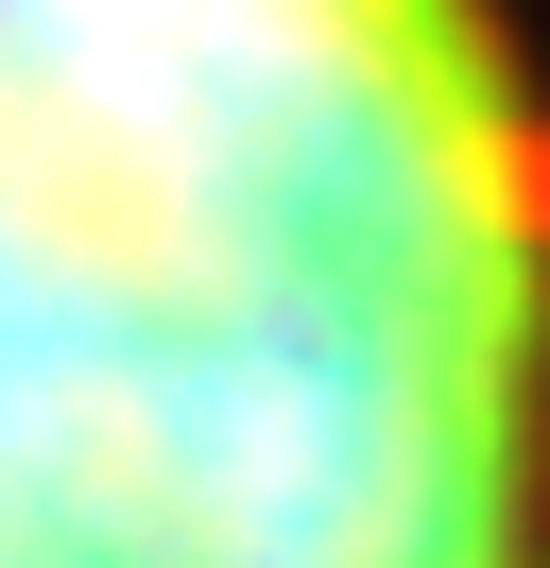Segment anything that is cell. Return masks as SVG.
<instances>
[{
  "mask_svg": "<svg viewBox=\"0 0 550 568\" xmlns=\"http://www.w3.org/2000/svg\"><path fill=\"white\" fill-rule=\"evenodd\" d=\"M0 568H550L533 0H0Z\"/></svg>",
  "mask_w": 550,
  "mask_h": 568,
  "instance_id": "6da1fadb",
  "label": "cell"
}]
</instances>
